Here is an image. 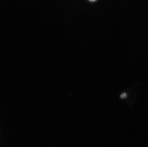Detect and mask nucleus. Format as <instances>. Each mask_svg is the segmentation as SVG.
I'll return each mask as SVG.
<instances>
[{"mask_svg":"<svg viewBox=\"0 0 148 147\" xmlns=\"http://www.w3.org/2000/svg\"><path fill=\"white\" fill-rule=\"evenodd\" d=\"M126 96H127V94H126V93H123V94H122L121 95V98L123 99V98H124V97H126Z\"/></svg>","mask_w":148,"mask_h":147,"instance_id":"nucleus-1","label":"nucleus"},{"mask_svg":"<svg viewBox=\"0 0 148 147\" xmlns=\"http://www.w3.org/2000/svg\"><path fill=\"white\" fill-rule=\"evenodd\" d=\"M89 1H96V0H89Z\"/></svg>","mask_w":148,"mask_h":147,"instance_id":"nucleus-2","label":"nucleus"}]
</instances>
